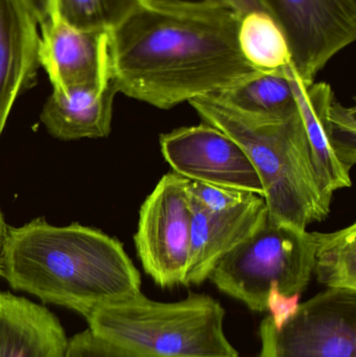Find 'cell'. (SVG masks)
I'll return each mask as SVG.
<instances>
[{
  "label": "cell",
  "mask_w": 356,
  "mask_h": 357,
  "mask_svg": "<svg viewBox=\"0 0 356 357\" xmlns=\"http://www.w3.org/2000/svg\"><path fill=\"white\" fill-rule=\"evenodd\" d=\"M67 339L52 312L0 291V357H65Z\"/></svg>",
  "instance_id": "obj_13"
},
{
  "label": "cell",
  "mask_w": 356,
  "mask_h": 357,
  "mask_svg": "<svg viewBox=\"0 0 356 357\" xmlns=\"http://www.w3.org/2000/svg\"><path fill=\"white\" fill-rule=\"evenodd\" d=\"M38 26L22 0H0V136L15 100L35 84Z\"/></svg>",
  "instance_id": "obj_12"
},
{
  "label": "cell",
  "mask_w": 356,
  "mask_h": 357,
  "mask_svg": "<svg viewBox=\"0 0 356 357\" xmlns=\"http://www.w3.org/2000/svg\"><path fill=\"white\" fill-rule=\"evenodd\" d=\"M238 39L245 58L258 70H280L292 64L288 39L267 13H251L240 19Z\"/></svg>",
  "instance_id": "obj_17"
},
{
  "label": "cell",
  "mask_w": 356,
  "mask_h": 357,
  "mask_svg": "<svg viewBox=\"0 0 356 357\" xmlns=\"http://www.w3.org/2000/svg\"><path fill=\"white\" fill-rule=\"evenodd\" d=\"M290 45L292 67L305 84L356 38V0H261Z\"/></svg>",
  "instance_id": "obj_8"
},
{
  "label": "cell",
  "mask_w": 356,
  "mask_h": 357,
  "mask_svg": "<svg viewBox=\"0 0 356 357\" xmlns=\"http://www.w3.org/2000/svg\"><path fill=\"white\" fill-rule=\"evenodd\" d=\"M233 13L238 19L255 12L265 13L261 0H208Z\"/></svg>",
  "instance_id": "obj_25"
},
{
  "label": "cell",
  "mask_w": 356,
  "mask_h": 357,
  "mask_svg": "<svg viewBox=\"0 0 356 357\" xmlns=\"http://www.w3.org/2000/svg\"><path fill=\"white\" fill-rule=\"evenodd\" d=\"M259 337V357H356V291L328 289L280 328L268 317Z\"/></svg>",
  "instance_id": "obj_6"
},
{
  "label": "cell",
  "mask_w": 356,
  "mask_h": 357,
  "mask_svg": "<svg viewBox=\"0 0 356 357\" xmlns=\"http://www.w3.org/2000/svg\"><path fill=\"white\" fill-rule=\"evenodd\" d=\"M286 69L304 123L318 180L324 192L334 197V191L353 185L350 172L336 158L328 137L327 113L334 100V91L326 83H303L292 64Z\"/></svg>",
  "instance_id": "obj_15"
},
{
  "label": "cell",
  "mask_w": 356,
  "mask_h": 357,
  "mask_svg": "<svg viewBox=\"0 0 356 357\" xmlns=\"http://www.w3.org/2000/svg\"><path fill=\"white\" fill-rule=\"evenodd\" d=\"M23 3L35 17L40 29L58 22L56 0H22Z\"/></svg>",
  "instance_id": "obj_24"
},
{
  "label": "cell",
  "mask_w": 356,
  "mask_h": 357,
  "mask_svg": "<svg viewBox=\"0 0 356 357\" xmlns=\"http://www.w3.org/2000/svg\"><path fill=\"white\" fill-rule=\"evenodd\" d=\"M224 317L208 295L161 303L139 293L98 306L85 319L93 335L133 357H240L224 333Z\"/></svg>",
  "instance_id": "obj_4"
},
{
  "label": "cell",
  "mask_w": 356,
  "mask_h": 357,
  "mask_svg": "<svg viewBox=\"0 0 356 357\" xmlns=\"http://www.w3.org/2000/svg\"><path fill=\"white\" fill-rule=\"evenodd\" d=\"M140 0H56L59 19L83 31L110 33Z\"/></svg>",
  "instance_id": "obj_19"
},
{
  "label": "cell",
  "mask_w": 356,
  "mask_h": 357,
  "mask_svg": "<svg viewBox=\"0 0 356 357\" xmlns=\"http://www.w3.org/2000/svg\"><path fill=\"white\" fill-rule=\"evenodd\" d=\"M286 67L280 70L261 71L213 96L253 119L286 121L300 112Z\"/></svg>",
  "instance_id": "obj_16"
},
{
  "label": "cell",
  "mask_w": 356,
  "mask_h": 357,
  "mask_svg": "<svg viewBox=\"0 0 356 357\" xmlns=\"http://www.w3.org/2000/svg\"><path fill=\"white\" fill-rule=\"evenodd\" d=\"M356 109L334 102L327 113L330 146L341 165L350 172L356 162Z\"/></svg>",
  "instance_id": "obj_20"
},
{
  "label": "cell",
  "mask_w": 356,
  "mask_h": 357,
  "mask_svg": "<svg viewBox=\"0 0 356 357\" xmlns=\"http://www.w3.org/2000/svg\"><path fill=\"white\" fill-rule=\"evenodd\" d=\"M40 29L38 60L54 92L107 88L110 83L109 33L75 29L61 20Z\"/></svg>",
  "instance_id": "obj_10"
},
{
  "label": "cell",
  "mask_w": 356,
  "mask_h": 357,
  "mask_svg": "<svg viewBox=\"0 0 356 357\" xmlns=\"http://www.w3.org/2000/svg\"><path fill=\"white\" fill-rule=\"evenodd\" d=\"M8 228V227L6 226V222H4L3 215L0 211V259H1L2 247H3L4 238H6Z\"/></svg>",
  "instance_id": "obj_26"
},
{
  "label": "cell",
  "mask_w": 356,
  "mask_h": 357,
  "mask_svg": "<svg viewBox=\"0 0 356 357\" xmlns=\"http://www.w3.org/2000/svg\"><path fill=\"white\" fill-rule=\"evenodd\" d=\"M65 357H133L96 337L89 329L68 339Z\"/></svg>",
  "instance_id": "obj_22"
},
{
  "label": "cell",
  "mask_w": 356,
  "mask_h": 357,
  "mask_svg": "<svg viewBox=\"0 0 356 357\" xmlns=\"http://www.w3.org/2000/svg\"><path fill=\"white\" fill-rule=\"evenodd\" d=\"M315 232L265 218L253 234L224 256L211 272L219 291L254 312H267L273 285L286 296L301 295L314 274Z\"/></svg>",
  "instance_id": "obj_5"
},
{
  "label": "cell",
  "mask_w": 356,
  "mask_h": 357,
  "mask_svg": "<svg viewBox=\"0 0 356 357\" xmlns=\"http://www.w3.org/2000/svg\"><path fill=\"white\" fill-rule=\"evenodd\" d=\"M188 102L203 123L227 134L246 153L261 178L271 222L305 231L327 218L332 197L318 180L300 112L284 121H263L213 94Z\"/></svg>",
  "instance_id": "obj_3"
},
{
  "label": "cell",
  "mask_w": 356,
  "mask_h": 357,
  "mask_svg": "<svg viewBox=\"0 0 356 357\" xmlns=\"http://www.w3.org/2000/svg\"><path fill=\"white\" fill-rule=\"evenodd\" d=\"M190 206L192 218L186 287L200 285L208 279L217 262L253 234L268 215L265 199L255 193L225 211H207L192 199Z\"/></svg>",
  "instance_id": "obj_11"
},
{
  "label": "cell",
  "mask_w": 356,
  "mask_h": 357,
  "mask_svg": "<svg viewBox=\"0 0 356 357\" xmlns=\"http://www.w3.org/2000/svg\"><path fill=\"white\" fill-rule=\"evenodd\" d=\"M160 148L173 173L181 177L263 195L258 173L244 150L208 123L163 134Z\"/></svg>",
  "instance_id": "obj_9"
},
{
  "label": "cell",
  "mask_w": 356,
  "mask_h": 357,
  "mask_svg": "<svg viewBox=\"0 0 356 357\" xmlns=\"http://www.w3.org/2000/svg\"><path fill=\"white\" fill-rule=\"evenodd\" d=\"M188 181L167 174L140 208L136 250L146 274L161 287L185 285L192 218Z\"/></svg>",
  "instance_id": "obj_7"
},
{
  "label": "cell",
  "mask_w": 356,
  "mask_h": 357,
  "mask_svg": "<svg viewBox=\"0 0 356 357\" xmlns=\"http://www.w3.org/2000/svg\"><path fill=\"white\" fill-rule=\"evenodd\" d=\"M301 295L286 296L280 293L277 285H273L268 296V310L271 312V319L276 328H280L288 319L298 310Z\"/></svg>",
  "instance_id": "obj_23"
},
{
  "label": "cell",
  "mask_w": 356,
  "mask_h": 357,
  "mask_svg": "<svg viewBox=\"0 0 356 357\" xmlns=\"http://www.w3.org/2000/svg\"><path fill=\"white\" fill-rule=\"evenodd\" d=\"M314 274L328 289L356 291V224L332 233L315 232Z\"/></svg>",
  "instance_id": "obj_18"
},
{
  "label": "cell",
  "mask_w": 356,
  "mask_h": 357,
  "mask_svg": "<svg viewBox=\"0 0 356 357\" xmlns=\"http://www.w3.org/2000/svg\"><path fill=\"white\" fill-rule=\"evenodd\" d=\"M0 276L12 289L85 318L98 306L141 293L137 268L121 241L89 227L38 218L6 231Z\"/></svg>",
  "instance_id": "obj_2"
},
{
  "label": "cell",
  "mask_w": 356,
  "mask_h": 357,
  "mask_svg": "<svg viewBox=\"0 0 356 357\" xmlns=\"http://www.w3.org/2000/svg\"><path fill=\"white\" fill-rule=\"evenodd\" d=\"M116 93L111 82L104 90L82 87L66 93L54 91L42 110V123L61 140L107 137Z\"/></svg>",
  "instance_id": "obj_14"
},
{
  "label": "cell",
  "mask_w": 356,
  "mask_h": 357,
  "mask_svg": "<svg viewBox=\"0 0 356 357\" xmlns=\"http://www.w3.org/2000/svg\"><path fill=\"white\" fill-rule=\"evenodd\" d=\"M240 19L208 1L140 0L109 33L117 93L169 110L261 73L238 44Z\"/></svg>",
  "instance_id": "obj_1"
},
{
  "label": "cell",
  "mask_w": 356,
  "mask_h": 357,
  "mask_svg": "<svg viewBox=\"0 0 356 357\" xmlns=\"http://www.w3.org/2000/svg\"><path fill=\"white\" fill-rule=\"evenodd\" d=\"M187 190L190 199L209 212L225 211L235 207L252 195L247 191L194 181H188Z\"/></svg>",
  "instance_id": "obj_21"
}]
</instances>
